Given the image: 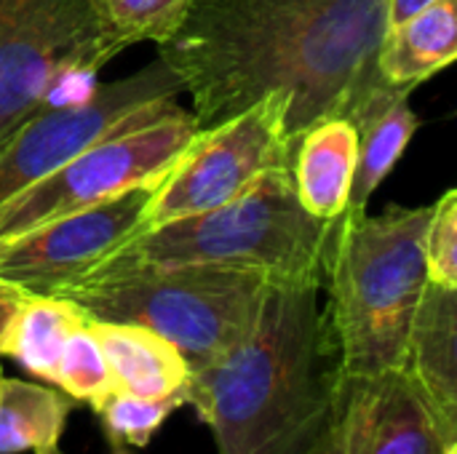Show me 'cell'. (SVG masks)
I'll use <instances>...</instances> for the list:
<instances>
[{
    "instance_id": "obj_9",
    "label": "cell",
    "mask_w": 457,
    "mask_h": 454,
    "mask_svg": "<svg viewBox=\"0 0 457 454\" xmlns=\"http://www.w3.org/2000/svg\"><path fill=\"white\" fill-rule=\"evenodd\" d=\"M287 110L289 99L273 91L244 112L198 131L153 187L142 233L220 209L241 198L268 171L289 169L295 147L287 136Z\"/></svg>"
},
{
    "instance_id": "obj_12",
    "label": "cell",
    "mask_w": 457,
    "mask_h": 454,
    "mask_svg": "<svg viewBox=\"0 0 457 454\" xmlns=\"http://www.w3.org/2000/svg\"><path fill=\"white\" fill-rule=\"evenodd\" d=\"M399 369L428 404L445 439L457 444V289L426 281Z\"/></svg>"
},
{
    "instance_id": "obj_16",
    "label": "cell",
    "mask_w": 457,
    "mask_h": 454,
    "mask_svg": "<svg viewBox=\"0 0 457 454\" xmlns=\"http://www.w3.org/2000/svg\"><path fill=\"white\" fill-rule=\"evenodd\" d=\"M88 324V316L64 297L24 294L0 337V356L13 359L29 375L54 383L56 361L72 332Z\"/></svg>"
},
{
    "instance_id": "obj_19",
    "label": "cell",
    "mask_w": 457,
    "mask_h": 454,
    "mask_svg": "<svg viewBox=\"0 0 457 454\" xmlns=\"http://www.w3.org/2000/svg\"><path fill=\"white\" fill-rule=\"evenodd\" d=\"M54 385H59V391L67 393L72 401L88 404L94 412H99L104 401L115 393L110 367L88 324L72 332L64 343L62 356L56 361Z\"/></svg>"
},
{
    "instance_id": "obj_13",
    "label": "cell",
    "mask_w": 457,
    "mask_h": 454,
    "mask_svg": "<svg viewBox=\"0 0 457 454\" xmlns=\"http://www.w3.org/2000/svg\"><path fill=\"white\" fill-rule=\"evenodd\" d=\"M359 155V131L345 118L313 123L295 144L292 179L300 206L321 219L337 222L348 206Z\"/></svg>"
},
{
    "instance_id": "obj_5",
    "label": "cell",
    "mask_w": 457,
    "mask_h": 454,
    "mask_svg": "<svg viewBox=\"0 0 457 454\" xmlns=\"http://www.w3.org/2000/svg\"><path fill=\"white\" fill-rule=\"evenodd\" d=\"M335 222L311 217L295 193L292 166L260 177L241 198L126 241L107 260L150 265H225L257 270L270 281H319Z\"/></svg>"
},
{
    "instance_id": "obj_24",
    "label": "cell",
    "mask_w": 457,
    "mask_h": 454,
    "mask_svg": "<svg viewBox=\"0 0 457 454\" xmlns=\"http://www.w3.org/2000/svg\"><path fill=\"white\" fill-rule=\"evenodd\" d=\"M434 0H388V24L404 21L407 16L423 11L426 5H431Z\"/></svg>"
},
{
    "instance_id": "obj_25",
    "label": "cell",
    "mask_w": 457,
    "mask_h": 454,
    "mask_svg": "<svg viewBox=\"0 0 457 454\" xmlns=\"http://www.w3.org/2000/svg\"><path fill=\"white\" fill-rule=\"evenodd\" d=\"M311 454H340V442H337V428L332 423V428L324 433V439L311 450Z\"/></svg>"
},
{
    "instance_id": "obj_8",
    "label": "cell",
    "mask_w": 457,
    "mask_h": 454,
    "mask_svg": "<svg viewBox=\"0 0 457 454\" xmlns=\"http://www.w3.org/2000/svg\"><path fill=\"white\" fill-rule=\"evenodd\" d=\"M195 134L193 112L177 107L147 126L88 144L0 206V241L115 198L131 187L161 182Z\"/></svg>"
},
{
    "instance_id": "obj_18",
    "label": "cell",
    "mask_w": 457,
    "mask_h": 454,
    "mask_svg": "<svg viewBox=\"0 0 457 454\" xmlns=\"http://www.w3.org/2000/svg\"><path fill=\"white\" fill-rule=\"evenodd\" d=\"M72 412L67 393L0 377V454H62V433Z\"/></svg>"
},
{
    "instance_id": "obj_26",
    "label": "cell",
    "mask_w": 457,
    "mask_h": 454,
    "mask_svg": "<svg viewBox=\"0 0 457 454\" xmlns=\"http://www.w3.org/2000/svg\"><path fill=\"white\" fill-rule=\"evenodd\" d=\"M442 454H457V444H450V447H447Z\"/></svg>"
},
{
    "instance_id": "obj_7",
    "label": "cell",
    "mask_w": 457,
    "mask_h": 454,
    "mask_svg": "<svg viewBox=\"0 0 457 454\" xmlns=\"http://www.w3.org/2000/svg\"><path fill=\"white\" fill-rule=\"evenodd\" d=\"M179 91L174 72L155 59L83 96L43 107L0 142V206L88 144L169 115L179 107Z\"/></svg>"
},
{
    "instance_id": "obj_2",
    "label": "cell",
    "mask_w": 457,
    "mask_h": 454,
    "mask_svg": "<svg viewBox=\"0 0 457 454\" xmlns=\"http://www.w3.org/2000/svg\"><path fill=\"white\" fill-rule=\"evenodd\" d=\"M319 281H268L246 334L190 372L185 404L220 454H311L335 423L337 348Z\"/></svg>"
},
{
    "instance_id": "obj_17",
    "label": "cell",
    "mask_w": 457,
    "mask_h": 454,
    "mask_svg": "<svg viewBox=\"0 0 457 454\" xmlns=\"http://www.w3.org/2000/svg\"><path fill=\"white\" fill-rule=\"evenodd\" d=\"M410 94L412 91L407 88L391 91L359 120V155L345 211H367L372 193L383 185L412 142L420 120L410 107Z\"/></svg>"
},
{
    "instance_id": "obj_1",
    "label": "cell",
    "mask_w": 457,
    "mask_h": 454,
    "mask_svg": "<svg viewBox=\"0 0 457 454\" xmlns=\"http://www.w3.org/2000/svg\"><path fill=\"white\" fill-rule=\"evenodd\" d=\"M388 0H193L158 59L206 131L262 96L289 99L287 136L324 118L353 126L396 86L378 70Z\"/></svg>"
},
{
    "instance_id": "obj_27",
    "label": "cell",
    "mask_w": 457,
    "mask_h": 454,
    "mask_svg": "<svg viewBox=\"0 0 457 454\" xmlns=\"http://www.w3.org/2000/svg\"><path fill=\"white\" fill-rule=\"evenodd\" d=\"M112 454H129V452H126V447H112Z\"/></svg>"
},
{
    "instance_id": "obj_22",
    "label": "cell",
    "mask_w": 457,
    "mask_h": 454,
    "mask_svg": "<svg viewBox=\"0 0 457 454\" xmlns=\"http://www.w3.org/2000/svg\"><path fill=\"white\" fill-rule=\"evenodd\" d=\"M426 273L431 284L457 289V193L447 190L431 209L423 238Z\"/></svg>"
},
{
    "instance_id": "obj_21",
    "label": "cell",
    "mask_w": 457,
    "mask_h": 454,
    "mask_svg": "<svg viewBox=\"0 0 457 454\" xmlns=\"http://www.w3.org/2000/svg\"><path fill=\"white\" fill-rule=\"evenodd\" d=\"M179 399H139L129 393H112L96 412L112 447H147L166 417L179 407Z\"/></svg>"
},
{
    "instance_id": "obj_20",
    "label": "cell",
    "mask_w": 457,
    "mask_h": 454,
    "mask_svg": "<svg viewBox=\"0 0 457 454\" xmlns=\"http://www.w3.org/2000/svg\"><path fill=\"white\" fill-rule=\"evenodd\" d=\"M107 24L129 43L169 40L185 21L193 0H96Z\"/></svg>"
},
{
    "instance_id": "obj_23",
    "label": "cell",
    "mask_w": 457,
    "mask_h": 454,
    "mask_svg": "<svg viewBox=\"0 0 457 454\" xmlns=\"http://www.w3.org/2000/svg\"><path fill=\"white\" fill-rule=\"evenodd\" d=\"M21 297H24V292H19L16 286H11V284L0 281V337H3V329H5V324L11 321L13 310L19 308Z\"/></svg>"
},
{
    "instance_id": "obj_4",
    "label": "cell",
    "mask_w": 457,
    "mask_h": 454,
    "mask_svg": "<svg viewBox=\"0 0 457 454\" xmlns=\"http://www.w3.org/2000/svg\"><path fill=\"white\" fill-rule=\"evenodd\" d=\"M268 281L246 268L104 260L54 297L70 300L94 321L134 324L161 334L195 372L246 334Z\"/></svg>"
},
{
    "instance_id": "obj_15",
    "label": "cell",
    "mask_w": 457,
    "mask_h": 454,
    "mask_svg": "<svg viewBox=\"0 0 457 454\" xmlns=\"http://www.w3.org/2000/svg\"><path fill=\"white\" fill-rule=\"evenodd\" d=\"M455 56L457 0H434L404 21L388 24L378 51V70L391 86L415 91L450 67Z\"/></svg>"
},
{
    "instance_id": "obj_11",
    "label": "cell",
    "mask_w": 457,
    "mask_h": 454,
    "mask_svg": "<svg viewBox=\"0 0 457 454\" xmlns=\"http://www.w3.org/2000/svg\"><path fill=\"white\" fill-rule=\"evenodd\" d=\"M335 428L340 454H442L450 447L402 369L340 377Z\"/></svg>"
},
{
    "instance_id": "obj_3",
    "label": "cell",
    "mask_w": 457,
    "mask_h": 454,
    "mask_svg": "<svg viewBox=\"0 0 457 454\" xmlns=\"http://www.w3.org/2000/svg\"><path fill=\"white\" fill-rule=\"evenodd\" d=\"M431 206H388L383 214L343 211L335 222L324 281L327 321L340 377L402 367L404 343L428 281L423 238Z\"/></svg>"
},
{
    "instance_id": "obj_6",
    "label": "cell",
    "mask_w": 457,
    "mask_h": 454,
    "mask_svg": "<svg viewBox=\"0 0 457 454\" xmlns=\"http://www.w3.org/2000/svg\"><path fill=\"white\" fill-rule=\"evenodd\" d=\"M126 48L96 0H0V142Z\"/></svg>"
},
{
    "instance_id": "obj_14",
    "label": "cell",
    "mask_w": 457,
    "mask_h": 454,
    "mask_svg": "<svg viewBox=\"0 0 457 454\" xmlns=\"http://www.w3.org/2000/svg\"><path fill=\"white\" fill-rule=\"evenodd\" d=\"M88 329L104 353L118 393L139 399H179L185 404L190 367L169 340L145 326L94 318H88Z\"/></svg>"
},
{
    "instance_id": "obj_28",
    "label": "cell",
    "mask_w": 457,
    "mask_h": 454,
    "mask_svg": "<svg viewBox=\"0 0 457 454\" xmlns=\"http://www.w3.org/2000/svg\"><path fill=\"white\" fill-rule=\"evenodd\" d=\"M0 377H3V375H0Z\"/></svg>"
},
{
    "instance_id": "obj_10",
    "label": "cell",
    "mask_w": 457,
    "mask_h": 454,
    "mask_svg": "<svg viewBox=\"0 0 457 454\" xmlns=\"http://www.w3.org/2000/svg\"><path fill=\"white\" fill-rule=\"evenodd\" d=\"M155 185L131 187L115 198L0 241V281L24 294H59L72 286L142 233L145 209Z\"/></svg>"
}]
</instances>
